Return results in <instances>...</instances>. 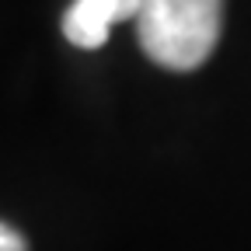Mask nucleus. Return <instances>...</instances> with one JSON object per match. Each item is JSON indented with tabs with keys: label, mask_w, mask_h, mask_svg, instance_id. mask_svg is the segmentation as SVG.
<instances>
[{
	"label": "nucleus",
	"mask_w": 251,
	"mask_h": 251,
	"mask_svg": "<svg viewBox=\"0 0 251 251\" xmlns=\"http://www.w3.org/2000/svg\"><path fill=\"white\" fill-rule=\"evenodd\" d=\"M224 28V0H143L136 39L164 70H196L213 56Z\"/></svg>",
	"instance_id": "nucleus-1"
},
{
	"label": "nucleus",
	"mask_w": 251,
	"mask_h": 251,
	"mask_svg": "<svg viewBox=\"0 0 251 251\" xmlns=\"http://www.w3.org/2000/svg\"><path fill=\"white\" fill-rule=\"evenodd\" d=\"M0 251H25V237H21L11 224L0 227Z\"/></svg>",
	"instance_id": "nucleus-3"
},
{
	"label": "nucleus",
	"mask_w": 251,
	"mask_h": 251,
	"mask_svg": "<svg viewBox=\"0 0 251 251\" xmlns=\"http://www.w3.org/2000/svg\"><path fill=\"white\" fill-rule=\"evenodd\" d=\"M143 0H74L63 11V35L77 49H98L108 42L112 25L136 18Z\"/></svg>",
	"instance_id": "nucleus-2"
}]
</instances>
